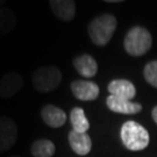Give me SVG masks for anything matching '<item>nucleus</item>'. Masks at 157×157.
Returning a JSON list of instances; mask_svg holds the SVG:
<instances>
[{
    "label": "nucleus",
    "mask_w": 157,
    "mask_h": 157,
    "mask_svg": "<svg viewBox=\"0 0 157 157\" xmlns=\"http://www.w3.org/2000/svg\"><path fill=\"white\" fill-rule=\"evenodd\" d=\"M73 67L77 70V72L85 78L94 77L98 71V64L95 59L91 55L83 54L73 58Z\"/></svg>",
    "instance_id": "obj_11"
},
{
    "label": "nucleus",
    "mask_w": 157,
    "mask_h": 157,
    "mask_svg": "<svg viewBox=\"0 0 157 157\" xmlns=\"http://www.w3.org/2000/svg\"><path fill=\"white\" fill-rule=\"evenodd\" d=\"M70 121L72 124V130L78 133H86L90 128V122L85 117V112L80 107H75L70 113Z\"/></svg>",
    "instance_id": "obj_16"
},
{
    "label": "nucleus",
    "mask_w": 157,
    "mask_h": 157,
    "mask_svg": "<svg viewBox=\"0 0 157 157\" xmlns=\"http://www.w3.org/2000/svg\"><path fill=\"white\" fill-rule=\"evenodd\" d=\"M106 104L111 111L115 113H121V114H136L141 112L142 109V106L140 104L132 102L130 100L121 99L114 95H108Z\"/></svg>",
    "instance_id": "obj_9"
},
{
    "label": "nucleus",
    "mask_w": 157,
    "mask_h": 157,
    "mask_svg": "<svg viewBox=\"0 0 157 157\" xmlns=\"http://www.w3.org/2000/svg\"><path fill=\"white\" fill-rule=\"evenodd\" d=\"M117 28V19L112 14H101L89 25V36L95 45H106Z\"/></svg>",
    "instance_id": "obj_1"
},
{
    "label": "nucleus",
    "mask_w": 157,
    "mask_h": 157,
    "mask_svg": "<svg viewBox=\"0 0 157 157\" xmlns=\"http://www.w3.org/2000/svg\"><path fill=\"white\" fill-rule=\"evenodd\" d=\"M144 78L150 85L157 89V61L148 63L144 67Z\"/></svg>",
    "instance_id": "obj_17"
},
{
    "label": "nucleus",
    "mask_w": 157,
    "mask_h": 157,
    "mask_svg": "<svg viewBox=\"0 0 157 157\" xmlns=\"http://www.w3.org/2000/svg\"><path fill=\"white\" fill-rule=\"evenodd\" d=\"M41 118L47 126L51 128H59L67 121V114L55 105H45L41 109Z\"/></svg>",
    "instance_id": "obj_8"
},
{
    "label": "nucleus",
    "mask_w": 157,
    "mask_h": 157,
    "mask_svg": "<svg viewBox=\"0 0 157 157\" xmlns=\"http://www.w3.org/2000/svg\"><path fill=\"white\" fill-rule=\"evenodd\" d=\"M17 140V122L7 115L0 117V152L10 150Z\"/></svg>",
    "instance_id": "obj_5"
},
{
    "label": "nucleus",
    "mask_w": 157,
    "mask_h": 157,
    "mask_svg": "<svg viewBox=\"0 0 157 157\" xmlns=\"http://www.w3.org/2000/svg\"><path fill=\"white\" fill-rule=\"evenodd\" d=\"M152 119H154V121L157 124V106L152 109Z\"/></svg>",
    "instance_id": "obj_18"
},
{
    "label": "nucleus",
    "mask_w": 157,
    "mask_h": 157,
    "mask_svg": "<svg viewBox=\"0 0 157 157\" xmlns=\"http://www.w3.org/2000/svg\"><path fill=\"white\" fill-rule=\"evenodd\" d=\"M109 95H114L121 99L132 100L136 94L135 86L126 79H114L108 84Z\"/></svg>",
    "instance_id": "obj_10"
},
{
    "label": "nucleus",
    "mask_w": 157,
    "mask_h": 157,
    "mask_svg": "<svg viewBox=\"0 0 157 157\" xmlns=\"http://www.w3.org/2000/svg\"><path fill=\"white\" fill-rule=\"evenodd\" d=\"M6 1L5 0H0V10H1V8H4V7H6Z\"/></svg>",
    "instance_id": "obj_19"
},
{
    "label": "nucleus",
    "mask_w": 157,
    "mask_h": 157,
    "mask_svg": "<svg viewBox=\"0 0 157 157\" xmlns=\"http://www.w3.org/2000/svg\"><path fill=\"white\" fill-rule=\"evenodd\" d=\"M23 77L17 71L5 73L0 78V98L11 99L23 89Z\"/></svg>",
    "instance_id": "obj_6"
},
{
    "label": "nucleus",
    "mask_w": 157,
    "mask_h": 157,
    "mask_svg": "<svg viewBox=\"0 0 157 157\" xmlns=\"http://www.w3.org/2000/svg\"><path fill=\"white\" fill-rule=\"evenodd\" d=\"M51 11L59 20L71 21L76 15V4L72 0H51Z\"/></svg>",
    "instance_id": "obj_12"
},
{
    "label": "nucleus",
    "mask_w": 157,
    "mask_h": 157,
    "mask_svg": "<svg viewBox=\"0 0 157 157\" xmlns=\"http://www.w3.org/2000/svg\"><path fill=\"white\" fill-rule=\"evenodd\" d=\"M55 151V144L47 139L36 140L30 147V152L34 157H52Z\"/></svg>",
    "instance_id": "obj_15"
},
{
    "label": "nucleus",
    "mask_w": 157,
    "mask_h": 157,
    "mask_svg": "<svg viewBox=\"0 0 157 157\" xmlns=\"http://www.w3.org/2000/svg\"><path fill=\"white\" fill-rule=\"evenodd\" d=\"M151 35L142 27H133L126 34L124 49L132 56H142L151 47Z\"/></svg>",
    "instance_id": "obj_4"
},
{
    "label": "nucleus",
    "mask_w": 157,
    "mask_h": 157,
    "mask_svg": "<svg viewBox=\"0 0 157 157\" xmlns=\"http://www.w3.org/2000/svg\"><path fill=\"white\" fill-rule=\"evenodd\" d=\"M69 143L73 151L80 156L87 155L92 149V141L86 133H78L71 130L69 134Z\"/></svg>",
    "instance_id": "obj_13"
},
{
    "label": "nucleus",
    "mask_w": 157,
    "mask_h": 157,
    "mask_svg": "<svg viewBox=\"0 0 157 157\" xmlns=\"http://www.w3.org/2000/svg\"><path fill=\"white\" fill-rule=\"evenodd\" d=\"M73 95L82 101L94 100L99 95V87L93 82L89 80H73L71 85Z\"/></svg>",
    "instance_id": "obj_7"
},
{
    "label": "nucleus",
    "mask_w": 157,
    "mask_h": 157,
    "mask_svg": "<svg viewBox=\"0 0 157 157\" xmlns=\"http://www.w3.org/2000/svg\"><path fill=\"white\" fill-rule=\"evenodd\" d=\"M62 82V72L57 67L48 65L36 69L32 75V84L37 92L47 93L56 90Z\"/></svg>",
    "instance_id": "obj_3"
},
{
    "label": "nucleus",
    "mask_w": 157,
    "mask_h": 157,
    "mask_svg": "<svg viewBox=\"0 0 157 157\" xmlns=\"http://www.w3.org/2000/svg\"><path fill=\"white\" fill-rule=\"evenodd\" d=\"M121 140L127 149L139 151L148 147L149 134L147 129L140 124L135 121H127L121 128Z\"/></svg>",
    "instance_id": "obj_2"
},
{
    "label": "nucleus",
    "mask_w": 157,
    "mask_h": 157,
    "mask_svg": "<svg viewBox=\"0 0 157 157\" xmlns=\"http://www.w3.org/2000/svg\"><path fill=\"white\" fill-rule=\"evenodd\" d=\"M17 25V17L11 7H4L0 10V40L4 39Z\"/></svg>",
    "instance_id": "obj_14"
},
{
    "label": "nucleus",
    "mask_w": 157,
    "mask_h": 157,
    "mask_svg": "<svg viewBox=\"0 0 157 157\" xmlns=\"http://www.w3.org/2000/svg\"><path fill=\"white\" fill-rule=\"evenodd\" d=\"M10 157H21V156H10Z\"/></svg>",
    "instance_id": "obj_20"
}]
</instances>
